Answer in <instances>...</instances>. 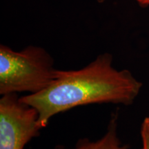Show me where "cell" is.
Instances as JSON below:
<instances>
[{
    "label": "cell",
    "instance_id": "obj_4",
    "mask_svg": "<svg viewBox=\"0 0 149 149\" xmlns=\"http://www.w3.org/2000/svg\"><path fill=\"white\" fill-rule=\"evenodd\" d=\"M58 149H67L63 147ZM69 149H128V146L123 144L117 134V117L111 119L108 130L100 139L90 141L88 139H80L72 148Z\"/></svg>",
    "mask_w": 149,
    "mask_h": 149
},
{
    "label": "cell",
    "instance_id": "obj_2",
    "mask_svg": "<svg viewBox=\"0 0 149 149\" xmlns=\"http://www.w3.org/2000/svg\"><path fill=\"white\" fill-rule=\"evenodd\" d=\"M57 69L46 50L30 46L20 51L0 46V95L18 93L35 94L55 79Z\"/></svg>",
    "mask_w": 149,
    "mask_h": 149
},
{
    "label": "cell",
    "instance_id": "obj_7",
    "mask_svg": "<svg viewBox=\"0 0 149 149\" xmlns=\"http://www.w3.org/2000/svg\"><path fill=\"white\" fill-rule=\"evenodd\" d=\"M97 1L98 2L102 3V2H104V0H97Z\"/></svg>",
    "mask_w": 149,
    "mask_h": 149
},
{
    "label": "cell",
    "instance_id": "obj_6",
    "mask_svg": "<svg viewBox=\"0 0 149 149\" xmlns=\"http://www.w3.org/2000/svg\"><path fill=\"white\" fill-rule=\"evenodd\" d=\"M141 6H149V0H136Z\"/></svg>",
    "mask_w": 149,
    "mask_h": 149
},
{
    "label": "cell",
    "instance_id": "obj_3",
    "mask_svg": "<svg viewBox=\"0 0 149 149\" xmlns=\"http://www.w3.org/2000/svg\"><path fill=\"white\" fill-rule=\"evenodd\" d=\"M39 115L17 93L0 99V149H24L40 134Z\"/></svg>",
    "mask_w": 149,
    "mask_h": 149
},
{
    "label": "cell",
    "instance_id": "obj_1",
    "mask_svg": "<svg viewBox=\"0 0 149 149\" xmlns=\"http://www.w3.org/2000/svg\"><path fill=\"white\" fill-rule=\"evenodd\" d=\"M142 86L129 70L116 69L112 55L104 53L80 69L57 70L49 86L20 98L37 111L39 125L44 128L55 115L77 107L94 104L130 105Z\"/></svg>",
    "mask_w": 149,
    "mask_h": 149
},
{
    "label": "cell",
    "instance_id": "obj_5",
    "mask_svg": "<svg viewBox=\"0 0 149 149\" xmlns=\"http://www.w3.org/2000/svg\"><path fill=\"white\" fill-rule=\"evenodd\" d=\"M141 147L140 149H149V117L143 120L141 125Z\"/></svg>",
    "mask_w": 149,
    "mask_h": 149
}]
</instances>
